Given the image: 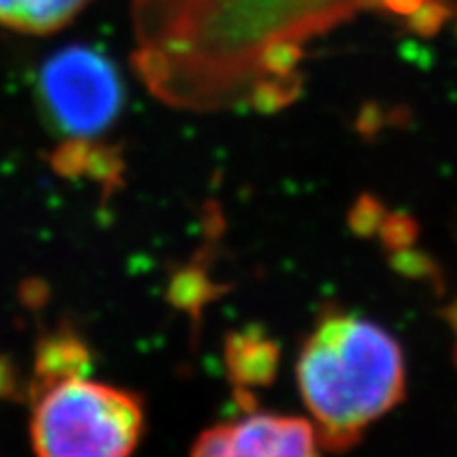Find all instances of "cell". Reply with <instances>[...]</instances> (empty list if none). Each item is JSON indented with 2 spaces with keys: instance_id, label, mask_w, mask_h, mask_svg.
<instances>
[{
  "instance_id": "obj_1",
  "label": "cell",
  "mask_w": 457,
  "mask_h": 457,
  "mask_svg": "<svg viewBox=\"0 0 457 457\" xmlns=\"http://www.w3.org/2000/svg\"><path fill=\"white\" fill-rule=\"evenodd\" d=\"M358 9L360 0H136L134 60L159 98L216 108L262 77L271 41L303 43Z\"/></svg>"
},
{
  "instance_id": "obj_2",
  "label": "cell",
  "mask_w": 457,
  "mask_h": 457,
  "mask_svg": "<svg viewBox=\"0 0 457 457\" xmlns=\"http://www.w3.org/2000/svg\"><path fill=\"white\" fill-rule=\"evenodd\" d=\"M296 381L318 443L350 451L407 396L403 347L379 324L327 307L303 343Z\"/></svg>"
},
{
  "instance_id": "obj_3",
  "label": "cell",
  "mask_w": 457,
  "mask_h": 457,
  "mask_svg": "<svg viewBox=\"0 0 457 457\" xmlns=\"http://www.w3.org/2000/svg\"><path fill=\"white\" fill-rule=\"evenodd\" d=\"M145 432L138 394L72 373L34 392L37 457H131Z\"/></svg>"
},
{
  "instance_id": "obj_4",
  "label": "cell",
  "mask_w": 457,
  "mask_h": 457,
  "mask_svg": "<svg viewBox=\"0 0 457 457\" xmlns=\"http://www.w3.org/2000/svg\"><path fill=\"white\" fill-rule=\"evenodd\" d=\"M37 96L51 128L74 145L102 136L123 108V81L114 62L89 45H66L41 66Z\"/></svg>"
},
{
  "instance_id": "obj_5",
  "label": "cell",
  "mask_w": 457,
  "mask_h": 457,
  "mask_svg": "<svg viewBox=\"0 0 457 457\" xmlns=\"http://www.w3.org/2000/svg\"><path fill=\"white\" fill-rule=\"evenodd\" d=\"M191 457H320L312 421L253 413L199 434Z\"/></svg>"
},
{
  "instance_id": "obj_6",
  "label": "cell",
  "mask_w": 457,
  "mask_h": 457,
  "mask_svg": "<svg viewBox=\"0 0 457 457\" xmlns=\"http://www.w3.org/2000/svg\"><path fill=\"white\" fill-rule=\"evenodd\" d=\"M282 345L265 335L261 327L231 333L225 341V364L228 379L237 390L270 387L278 377Z\"/></svg>"
},
{
  "instance_id": "obj_7",
  "label": "cell",
  "mask_w": 457,
  "mask_h": 457,
  "mask_svg": "<svg viewBox=\"0 0 457 457\" xmlns=\"http://www.w3.org/2000/svg\"><path fill=\"white\" fill-rule=\"evenodd\" d=\"M89 0H0V26L20 34H54L72 24Z\"/></svg>"
},
{
  "instance_id": "obj_8",
  "label": "cell",
  "mask_w": 457,
  "mask_h": 457,
  "mask_svg": "<svg viewBox=\"0 0 457 457\" xmlns=\"http://www.w3.org/2000/svg\"><path fill=\"white\" fill-rule=\"evenodd\" d=\"M303 77L301 74H286V77H273L265 74L250 85L248 102L256 112L261 114H276L282 108L290 106L301 98Z\"/></svg>"
},
{
  "instance_id": "obj_9",
  "label": "cell",
  "mask_w": 457,
  "mask_h": 457,
  "mask_svg": "<svg viewBox=\"0 0 457 457\" xmlns=\"http://www.w3.org/2000/svg\"><path fill=\"white\" fill-rule=\"evenodd\" d=\"M220 295V286L210 282L204 267H193V270L180 273V276L176 278L174 286H171V299H174L176 305L191 312L195 318L199 316V312H202L205 303L216 299V296Z\"/></svg>"
},
{
  "instance_id": "obj_10",
  "label": "cell",
  "mask_w": 457,
  "mask_h": 457,
  "mask_svg": "<svg viewBox=\"0 0 457 457\" xmlns=\"http://www.w3.org/2000/svg\"><path fill=\"white\" fill-rule=\"evenodd\" d=\"M387 265L400 278L413 279V282H426L438 295L445 293V278L441 267L428 253H421V250L415 248L398 250V253H390V256H387Z\"/></svg>"
},
{
  "instance_id": "obj_11",
  "label": "cell",
  "mask_w": 457,
  "mask_h": 457,
  "mask_svg": "<svg viewBox=\"0 0 457 457\" xmlns=\"http://www.w3.org/2000/svg\"><path fill=\"white\" fill-rule=\"evenodd\" d=\"M386 214L387 210L379 197L373 195V193H360L356 202L352 204L350 212H347V225H350L353 236L369 239L379 231Z\"/></svg>"
},
{
  "instance_id": "obj_12",
  "label": "cell",
  "mask_w": 457,
  "mask_h": 457,
  "mask_svg": "<svg viewBox=\"0 0 457 457\" xmlns=\"http://www.w3.org/2000/svg\"><path fill=\"white\" fill-rule=\"evenodd\" d=\"M305 55L301 41L295 38H276L262 49L261 54V74H273V77H286L293 74L295 68Z\"/></svg>"
},
{
  "instance_id": "obj_13",
  "label": "cell",
  "mask_w": 457,
  "mask_h": 457,
  "mask_svg": "<svg viewBox=\"0 0 457 457\" xmlns=\"http://www.w3.org/2000/svg\"><path fill=\"white\" fill-rule=\"evenodd\" d=\"M379 239L387 253H398V250L413 248L420 239V222L415 216L407 212H390L386 214L384 222L379 227Z\"/></svg>"
},
{
  "instance_id": "obj_14",
  "label": "cell",
  "mask_w": 457,
  "mask_h": 457,
  "mask_svg": "<svg viewBox=\"0 0 457 457\" xmlns=\"http://www.w3.org/2000/svg\"><path fill=\"white\" fill-rule=\"evenodd\" d=\"M451 17H453V9L445 0H426L415 13L409 15L407 30L421 38H432L443 30Z\"/></svg>"
},
{
  "instance_id": "obj_15",
  "label": "cell",
  "mask_w": 457,
  "mask_h": 457,
  "mask_svg": "<svg viewBox=\"0 0 457 457\" xmlns=\"http://www.w3.org/2000/svg\"><path fill=\"white\" fill-rule=\"evenodd\" d=\"M387 121H390V114L381 108V104L367 102V104H362V108H360L356 117V131L362 138H375L386 128Z\"/></svg>"
},
{
  "instance_id": "obj_16",
  "label": "cell",
  "mask_w": 457,
  "mask_h": 457,
  "mask_svg": "<svg viewBox=\"0 0 457 457\" xmlns=\"http://www.w3.org/2000/svg\"><path fill=\"white\" fill-rule=\"evenodd\" d=\"M424 3L426 0H379V9H384L392 15L409 17L411 13H415V11Z\"/></svg>"
},
{
  "instance_id": "obj_17",
  "label": "cell",
  "mask_w": 457,
  "mask_h": 457,
  "mask_svg": "<svg viewBox=\"0 0 457 457\" xmlns=\"http://www.w3.org/2000/svg\"><path fill=\"white\" fill-rule=\"evenodd\" d=\"M441 318L447 322V327L453 330L455 335V341H457V299L451 301L449 305H445L441 310ZM455 356H457V350H455Z\"/></svg>"
}]
</instances>
